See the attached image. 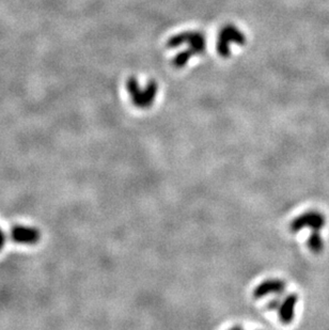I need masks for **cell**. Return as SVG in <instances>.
<instances>
[{
  "mask_svg": "<svg viewBox=\"0 0 329 330\" xmlns=\"http://www.w3.org/2000/svg\"><path fill=\"white\" fill-rule=\"evenodd\" d=\"M128 90L129 93L131 94L132 103H134L137 107L145 108L151 106L153 104L154 98H155L157 93V86L156 83L151 82L146 86L145 90H142L141 88H139L136 79L131 78L128 81Z\"/></svg>",
  "mask_w": 329,
  "mask_h": 330,
  "instance_id": "1",
  "label": "cell"
},
{
  "mask_svg": "<svg viewBox=\"0 0 329 330\" xmlns=\"http://www.w3.org/2000/svg\"><path fill=\"white\" fill-rule=\"evenodd\" d=\"M326 223L325 216L319 212H308L298 216L297 218L291 222V231L293 233H297L298 231L309 227L310 229L321 231Z\"/></svg>",
  "mask_w": 329,
  "mask_h": 330,
  "instance_id": "2",
  "label": "cell"
},
{
  "mask_svg": "<svg viewBox=\"0 0 329 330\" xmlns=\"http://www.w3.org/2000/svg\"><path fill=\"white\" fill-rule=\"evenodd\" d=\"M11 237L17 244L34 245L40 241L41 233L38 229L33 227L15 226L11 230Z\"/></svg>",
  "mask_w": 329,
  "mask_h": 330,
  "instance_id": "3",
  "label": "cell"
},
{
  "mask_svg": "<svg viewBox=\"0 0 329 330\" xmlns=\"http://www.w3.org/2000/svg\"><path fill=\"white\" fill-rule=\"evenodd\" d=\"M298 301L297 294H289L288 296L284 298V300L280 304L278 310H279V318L281 320L283 324H290L293 321L294 315H295V307Z\"/></svg>",
  "mask_w": 329,
  "mask_h": 330,
  "instance_id": "4",
  "label": "cell"
},
{
  "mask_svg": "<svg viewBox=\"0 0 329 330\" xmlns=\"http://www.w3.org/2000/svg\"><path fill=\"white\" fill-rule=\"evenodd\" d=\"M285 290V284L279 279H270L259 284L254 292L256 298H263L269 294H280Z\"/></svg>",
  "mask_w": 329,
  "mask_h": 330,
  "instance_id": "5",
  "label": "cell"
},
{
  "mask_svg": "<svg viewBox=\"0 0 329 330\" xmlns=\"http://www.w3.org/2000/svg\"><path fill=\"white\" fill-rule=\"evenodd\" d=\"M308 247L309 249L314 252V254H320L324 249V242L323 238L321 236L320 231L313 230L312 233L308 240Z\"/></svg>",
  "mask_w": 329,
  "mask_h": 330,
  "instance_id": "6",
  "label": "cell"
},
{
  "mask_svg": "<svg viewBox=\"0 0 329 330\" xmlns=\"http://www.w3.org/2000/svg\"><path fill=\"white\" fill-rule=\"evenodd\" d=\"M280 304H281V301H280L279 299H274L268 304V308L270 309V310H277V309L280 306Z\"/></svg>",
  "mask_w": 329,
  "mask_h": 330,
  "instance_id": "7",
  "label": "cell"
},
{
  "mask_svg": "<svg viewBox=\"0 0 329 330\" xmlns=\"http://www.w3.org/2000/svg\"><path fill=\"white\" fill-rule=\"evenodd\" d=\"M4 243H5V235L2 232V230L0 229V250H1L3 248Z\"/></svg>",
  "mask_w": 329,
  "mask_h": 330,
  "instance_id": "8",
  "label": "cell"
}]
</instances>
